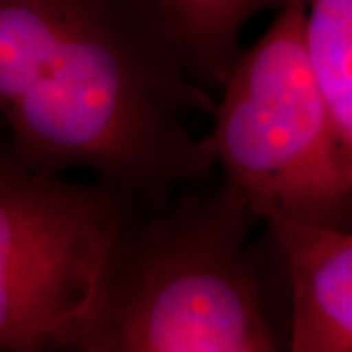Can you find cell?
<instances>
[{
  "label": "cell",
  "mask_w": 352,
  "mask_h": 352,
  "mask_svg": "<svg viewBox=\"0 0 352 352\" xmlns=\"http://www.w3.org/2000/svg\"><path fill=\"white\" fill-rule=\"evenodd\" d=\"M261 223L214 176L138 208L106 252L71 352L284 349L251 254Z\"/></svg>",
  "instance_id": "7a4b0ae2"
},
{
  "label": "cell",
  "mask_w": 352,
  "mask_h": 352,
  "mask_svg": "<svg viewBox=\"0 0 352 352\" xmlns=\"http://www.w3.org/2000/svg\"><path fill=\"white\" fill-rule=\"evenodd\" d=\"M4 139V135H2V126H0V141Z\"/></svg>",
  "instance_id": "ba28073f"
},
{
  "label": "cell",
  "mask_w": 352,
  "mask_h": 352,
  "mask_svg": "<svg viewBox=\"0 0 352 352\" xmlns=\"http://www.w3.org/2000/svg\"><path fill=\"white\" fill-rule=\"evenodd\" d=\"M305 4L286 0L221 85L206 133L215 168L251 208L351 229L352 155L342 149L305 50Z\"/></svg>",
  "instance_id": "3957f363"
},
{
  "label": "cell",
  "mask_w": 352,
  "mask_h": 352,
  "mask_svg": "<svg viewBox=\"0 0 352 352\" xmlns=\"http://www.w3.org/2000/svg\"><path fill=\"white\" fill-rule=\"evenodd\" d=\"M305 50L342 149L352 155V0H303Z\"/></svg>",
  "instance_id": "52a82bcc"
},
{
  "label": "cell",
  "mask_w": 352,
  "mask_h": 352,
  "mask_svg": "<svg viewBox=\"0 0 352 352\" xmlns=\"http://www.w3.org/2000/svg\"><path fill=\"white\" fill-rule=\"evenodd\" d=\"M190 76L219 90L241 53V36L258 14L286 0H155Z\"/></svg>",
  "instance_id": "8992f818"
},
{
  "label": "cell",
  "mask_w": 352,
  "mask_h": 352,
  "mask_svg": "<svg viewBox=\"0 0 352 352\" xmlns=\"http://www.w3.org/2000/svg\"><path fill=\"white\" fill-rule=\"evenodd\" d=\"M289 282V352L352 351V233L296 215H266Z\"/></svg>",
  "instance_id": "5b68a950"
},
{
  "label": "cell",
  "mask_w": 352,
  "mask_h": 352,
  "mask_svg": "<svg viewBox=\"0 0 352 352\" xmlns=\"http://www.w3.org/2000/svg\"><path fill=\"white\" fill-rule=\"evenodd\" d=\"M214 108L155 0H0V126L25 166L155 206L217 173Z\"/></svg>",
  "instance_id": "6da1fadb"
},
{
  "label": "cell",
  "mask_w": 352,
  "mask_h": 352,
  "mask_svg": "<svg viewBox=\"0 0 352 352\" xmlns=\"http://www.w3.org/2000/svg\"><path fill=\"white\" fill-rule=\"evenodd\" d=\"M141 204L22 164L0 141V352L71 351L120 227Z\"/></svg>",
  "instance_id": "277c9868"
}]
</instances>
